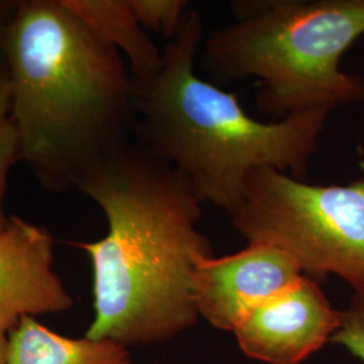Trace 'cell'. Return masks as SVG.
<instances>
[{"label":"cell","instance_id":"9a60e30c","mask_svg":"<svg viewBox=\"0 0 364 364\" xmlns=\"http://www.w3.org/2000/svg\"><path fill=\"white\" fill-rule=\"evenodd\" d=\"M7 348H9V335L0 331V364H7Z\"/></svg>","mask_w":364,"mask_h":364},{"label":"cell","instance_id":"277c9868","mask_svg":"<svg viewBox=\"0 0 364 364\" xmlns=\"http://www.w3.org/2000/svg\"><path fill=\"white\" fill-rule=\"evenodd\" d=\"M234 21L201 45L209 80L255 77L257 108L281 120L364 100V78L340 63L364 34V0L232 1Z\"/></svg>","mask_w":364,"mask_h":364},{"label":"cell","instance_id":"8fae6325","mask_svg":"<svg viewBox=\"0 0 364 364\" xmlns=\"http://www.w3.org/2000/svg\"><path fill=\"white\" fill-rule=\"evenodd\" d=\"M130 4L141 26L162 36L168 42L177 36L191 10L185 0H130Z\"/></svg>","mask_w":364,"mask_h":364},{"label":"cell","instance_id":"4fadbf2b","mask_svg":"<svg viewBox=\"0 0 364 364\" xmlns=\"http://www.w3.org/2000/svg\"><path fill=\"white\" fill-rule=\"evenodd\" d=\"M19 161L21 154L18 134L14 127L13 122L9 119L7 122L0 124V231L6 227L9 221V218L4 215L3 209L9 174L14 165Z\"/></svg>","mask_w":364,"mask_h":364},{"label":"cell","instance_id":"8992f818","mask_svg":"<svg viewBox=\"0 0 364 364\" xmlns=\"http://www.w3.org/2000/svg\"><path fill=\"white\" fill-rule=\"evenodd\" d=\"M302 275L287 251L248 243L239 252L198 262L193 275L196 308L213 328L234 333L247 316Z\"/></svg>","mask_w":364,"mask_h":364},{"label":"cell","instance_id":"9c48e42d","mask_svg":"<svg viewBox=\"0 0 364 364\" xmlns=\"http://www.w3.org/2000/svg\"><path fill=\"white\" fill-rule=\"evenodd\" d=\"M61 1L97 38L127 58L132 80H147L161 70L164 53L138 22L130 0Z\"/></svg>","mask_w":364,"mask_h":364},{"label":"cell","instance_id":"5bb4252c","mask_svg":"<svg viewBox=\"0 0 364 364\" xmlns=\"http://www.w3.org/2000/svg\"><path fill=\"white\" fill-rule=\"evenodd\" d=\"M11 109V87L10 76L3 54L0 52V124L10 119Z\"/></svg>","mask_w":364,"mask_h":364},{"label":"cell","instance_id":"7a4b0ae2","mask_svg":"<svg viewBox=\"0 0 364 364\" xmlns=\"http://www.w3.org/2000/svg\"><path fill=\"white\" fill-rule=\"evenodd\" d=\"M21 161L52 192L122 146L135 117L122 54L61 0L15 1L0 28Z\"/></svg>","mask_w":364,"mask_h":364},{"label":"cell","instance_id":"6da1fadb","mask_svg":"<svg viewBox=\"0 0 364 364\" xmlns=\"http://www.w3.org/2000/svg\"><path fill=\"white\" fill-rule=\"evenodd\" d=\"M105 213L107 235L76 242L91 260L95 316L87 338L126 347L165 343L200 320L193 275L213 257L191 185L144 144H122L76 185Z\"/></svg>","mask_w":364,"mask_h":364},{"label":"cell","instance_id":"52a82bcc","mask_svg":"<svg viewBox=\"0 0 364 364\" xmlns=\"http://www.w3.org/2000/svg\"><path fill=\"white\" fill-rule=\"evenodd\" d=\"M341 311L316 279L302 275L264 302L234 331L242 352L262 363L299 364L332 341Z\"/></svg>","mask_w":364,"mask_h":364},{"label":"cell","instance_id":"3957f363","mask_svg":"<svg viewBox=\"0 0 364 364\" xmlns=\"http://www.w3.org/2000/svg\"><path fill=\"white\" fill-rule=\"evenodd\" d=\"M203 36V19L191 9L162 52L161 70L132 80V100L142 144L181 174L201 204L230 215L242 203L254 170L305 177L333 109L274 122L250 117L235 93L196 73Z\"/></svg>","mask_w":364,"mask_h":364},{"label":"cell","instance_id":"ba28073f","mask_svg":"<svg viewBox=\"0 0 364 364\" xmlns=\"http://www.w3.org/2000/svg\"><path fill=\"white\" fill-rule=\"evenodd\" d=\"M54 240L45 228L11 216L0 231V331L22 318L66 312L73 299L53 270Z\"/></svg>","mask_w":364,"mask_h":364},{"label":"cell","instance_id":"5b68a950","mask_svg":"<svg viewBox=\"0 0 364 364\" xmlns=\"http://www.w3.org/2000/svg\"><path fill=\"white\" fill-rule=\"evenodd\" d=\"M230 219L248 243L287 251L313 279L336 275L364 291V177L312 185L279 170H254Z\"/></svg>","mask_w":364,"mask_h":364},{"label":"cell","instance_id":"30bf717a","mask_svg":"<svg viewBox=\"0 0 364 364\" xmlns=\"http://www.w3.org/2000/svg\"><path fill=\"white\" fill-rule=\"evenodd\" d=\"M7 364H131V358L112 340L66 338L25 317L9 333Z\"/></svg>","mask_w":364,"mask_h":364},{"label":"cell","instance_id":"7c38bea8","mask_svg":"<svg viewBox=\"0 0 364 364\" xmlns=\"http://www.w3.org/2000/svg\"><path fill=\"white\" fill-rule=\"evenodd\" d=\"M332 343L341 346L364 364V291L352 293L347 308L341 311V324Z\"/></svg>","mask_w":364,"mask_h":364}]
</instances>
